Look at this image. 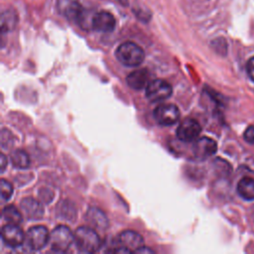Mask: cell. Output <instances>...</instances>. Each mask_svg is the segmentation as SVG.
Segmentation results:
<instances>
[{
    "label": "cell",
    "instance_id": "6da1fadb",
    "mask_svg": "<svg viewBox=\"0 0 254 254\" xmlns=\"http://www.w3.org/2000/svg\"><path fill=\"white\" fill-rule=\"evenodd\" d=\"M60 13L69 21L76 23L83 30L92 29L94 14H90L78 0H58Z\"/></svg>",
    "mask_w": 254,
    "mask_h": 254
},
{
    "label": "cell",
    "instance_id": "7a4b0ae2",
    "mask_svg": "<svg viewBox=\"0 0 254 254\" xmlns=\"http://www.w3.org/2000/svg\"><path fill=\"white\" fill-rule=\"evenodd\" d=\"M73 241L79 252L93 253L101 246V240L97 232L89 226L78 227L73 234Z\"/></svg>",
    "mask_w": 254,
    "mask_h": 254
},
{
    "label": "cell",
    "instance_id": "3957f363",
    "mask_svg": "<svg viewBox=\"0 0 254 254\" xmlns=\"http://www.w3.org/2000/svg\"><path fill=\"white\" fill-rule=\"evenodd\" d=\"M115 57L123 65L134 67L143 63L145 53L137 44L133 42H125L118 46L115 51Z\"/></svg>",
    "mask_w": 254,
    "mask_h": 254
},
{
    "label": "cell",
    "instance_id": "277c9868",
    "mask_svg": "<svg viewBox=\"0 0 254 254\" xmlns=\"http://www.w3.org/2000/svg\"><path fill=\"white\" fill-rule=\"evenodd\" d=\"M144 246L143 237L132 230L122 231L113 241L110 252L115 253H135Z\"/></svg>",
    "mask_w": 254,
    "mask_h": 254
},
{
    "label": "cell",
    "instance_id": "5b68a950",
    "mask_svg": "<svg viewBox=\"0 0 254 254\" xmlns=\"http://www.w3.org/2000/svg\"><path fill=\"white\" fill-rule=\"evenodd\" d=\"M73 242V234L70 229L65 225L56 226L50 234L49 245L54 252H65Z\"/></svg>",
    "mask_w": 254,
    "mask_h": 254
},
{
    "label": "cell",
    "instance_id": "8992f818",
    "mask_svg": "<svg viewBox=\"0 0 254 254\" xmlns=\"http://www.w3.org/2000/svg\"><path fill=\"white\" fill-rule=\"evenodd\" d=\"M49 239L50 234L47 227L44 225H35L27 231L24 245L30 251H39L49 243Z\"/></svg>",
    "mask_w": 254,
    "mask_h": 254
},
{
    "label": "cell",
    "instance_id": "52a82bcc",
    "mask_svg": "<svg viewBox=\"0 0 254 254\" xmlns=\"http://www.w3.org/2000/svg\"><path fill=\"white\" fill-rule=\"evenodd\" d=\"M172 93V85L164 79H153L145 88V95L147 99L154 103L168 99Z\"/></svg>",
    "mask_w": 254,
    "mask_h": 254
},
{
    "label": "cell",
    "instance_id": "ba28073f",
    "mask_svg": "<svg viewBox=\"0 0 254 254\" xmlns=\"http://www.w3.org/2000/svg\"><path fill=\"white\" fill-rule=\"evenodd\" d=\"M153 116L158 124L162 126H171L179 121L181 113L180 109L175 104L163 103L155 108Z\"/></svg>",
    "mask_w": 254,
    "mask_h": 254
},
{
    "label": "cell",
    "instance_id": "9c48e42d",
    "mask_svg": "<svg viewBox=\"0 0 254 254\" xmlns=\"http://www.w3.org/2000/svg\"><path fill=\"white\" fill-rule=\"evenodd\" d=\"M201 132V127L199 123L192 118H186L183 120L176 131L178 139L185 143H190L195 141Z\"/></svg>",
    "mask_w": 254,
    "mask_h": 254
},
{
    "label": "cell",
    "instance_id": "30bf717a",
    "mask_svg": "<svg viewBox=\"0 0 254 254\" xmlns=\"http://www.w3.org/2000/svg\"><path fill=\"white\" fill-rule=\"evenodd\" d=\"M217 151L216 142L209 137H200L197 138L192 145V153L196 159L204 160L212 155H214Z\"/></svg>",
    "mask_w": 254,
    "mask_h": 254
},
{
    "label": "cell",
    "instance_id": "8fae6325",
    "mask_svg": "<svg viewBox=\"0 0 254 254\" xmlns=\"http://www.w3.org/2000/svg\"><path fill=\"white\" fill-rule=\"evenodd\" d=\"M1 237L3 242L12 248H17L24 244L25 235L20 227L16 224L7 223L1 229Z\"/></svg>",
    "mask_w": 254,
    "mask_h": 254
},
{
    "label": "cell",
    "instance_id": "7c38bea8",
    "mask_svg": "<svg viewBox=\"0 0 254 254\" xmlns=\"http://www.w3.org/2000/svg\"><path fill=\"white\" fill-rule=\"evenodd\" d=\"M116 25L115 18L108 12H97L92 19V29L100 33H110Z\"/></svg>",
    "mask_w": 254,
    "mask_h": 254
},
{
    "label": "cell",
    "instance_id": "4fadbf2b",
    "mask_svg": "<svg viewBox=\"0 0 254 254\" xmlns=\"http://www.w3.org/2000/svg\"><path fill=\"white\" fill-rule=\"evenodd\" d=\"M20 208L23 214L32 220H39L44 215V207L42 203L32 197H26L20 202Z\"/></svg>",
    "mask_w": 254,
    "mask_h": 254
},
{
    "label": "cell",
    "instance_id": "5bb4252c",
    "mask_svg": "<svg viewBox=\"0 0 254 254\" xmlns=\"http://www.w3.org/2000/svg\"><path fill=\"white\" fill-rule=\"evenodd\" d=\"M151 81V74L147 68H141L132 71L126 77L127 84L135 90L146 88Z\"/></svg>",
    "mask_w": 254,
    "mask_h": 254
},
{
    "label": "cell",
    "instance_id": "9a60e30c",
    "mask_svg": "<svg viewBox=\"0 0 254 254\" xmlns=\"http://www.w3.org/2000/svg\"><path fill=\"white\" fill-rule=\"evenodd\" d=\"M85 219L93 228L104 229L108 225V220L105 214L100 209L95 207H91L88 209L85 215Z\"/></svg>",
    "mask_w": 254,
    "mask_h": 254
},
{
    "label": "cell",
    "instance_id": "2e32d148",
    "mask_svg": "<svg viewBox=\"0 0 254 254\" xmlns=\"http://www.w3.org/2000/svg\"><path fill=\"white\" fill-rule=\"evenodd\" d=\"M237 192L245 200L254 199V179L249 177L242 178L237 184Z\"/></svg>",
    "mask_w": 254,
    "mask_h": 254
},
{
    "label": "cell",
    "instance_id": "e0dca14e",
    "mask_svg": "<svg viewBox=\"0 0 254 254\" xmlns=\"http://www.w3.org/2000/svg\"><path fill=\"white\" fill-rule=\"evenodd\" d=\"M11 163L14 168L17 169H27L30 166V158L26 151L18 149L11 153L10 156Z\"/></svg>",
    "mask_w": 254,
    "mask_h": 254
},
{
    "label": "cell",
    "instance_id": "ac0fdd59",
    "mask_svg": "<svg viewBox=\"0 0 254 254\" xmlns=\"http://www.w3.org/2000/svg\"><path fill=\"white\" fill-rule=\"evenodd\" d=\"M2 215L4 220L9 224L18 225L22 221V213L20 210L13 204L7 205L3 208Z\"/></svg>",
    "mask_w": 254,
    "mask_h": 254
},
{
    "label": "cell",
    "instance_id": "d6986e66",
    "mask_svg": "<svg viewBox=\"0 0 254 254\" xmlns=\"http://www.w3.org/2000/svg\"><path fill=\"white\" fill-rule=\"evenodd\" d=\"M0 189H1V198L3 200H9L13 194V187L11 183L2 179L0 181Z\"/></svg>",
    "mask_w": 254,
    "mask_h": 254
},
{
    "label": "cell",
    "instance_id": "ffe728a7",
    "mask_svg": "<svg viewBox=\"0 0 254 254\" xmlns=\"http://www.w3.org/2000/svg\"><path fill=\"white\" fill-rule=\"evenodd\" d=\"M244 140L249 144H254V125L248 126L244 131Z\"/></svg>",
    "mask_w": 254,
    "mask_h": 254
},
{
    "label": "cell",
    "instance_id": "44dd1931",
    "mask_svg": "<svg viewBox=\"0 0 254 254\" xmlns=\"http://www.w3.org/2000/svg\"><path fill=\"white\" fill-rule=\"evenodd\" d=\"M246 70H247V73H248V76L250 77V79L254 81V57H252L248 60L247 64H246Z\"/></svg>",
    "mask_w": 254,
    "mask_h": 254
},
{
    "label": "cell",
    "instance_id": "7402d4cb",
    "mask_svg": "<svg viewBox=\"0 0 254 254\" xmlns=\"http://www.w3.org/2000/svg\"><path fill=\"white\" fill-rule=\"evenodd\" d=\"M0 161H1V173H3L6 169V166H7V158L4 154H1Z\"/></svg>",
    "mask_w": 254,
    "mask_h": 254
},
{
    "label": "cell",
    "instance_id": "603a6c76",
    "mask_svg": "<svg viewBox=\"0 0 254 254\" xmlns=\"http://www.w3.org/2000/svg\"><path fill=\"white\" fill-rule=\"evenodd\" d=\"M146 252H148V253H153L154 251L151 250V249H149V248H147V247H145V246H143V247H141L140 249H138L135 253H146Z\"/></svg>",
    "mask_w": 254,
    "mask_h": 254
}]
</instances>
